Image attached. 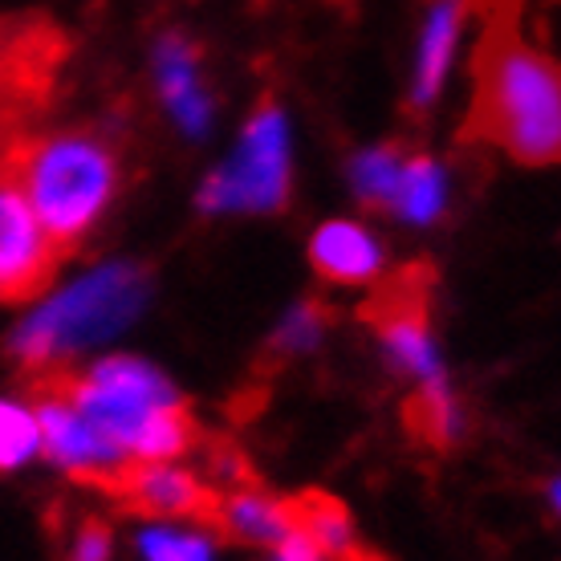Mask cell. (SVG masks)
<instances>
[{
    "label": "cell",
    "instance_id": "obj_1",
    "mask_svg": "<svg viewBox=\"0 0 561 561\" xmlns=\"http://www.w3.org/2000/svg\"><path fill=\"white\" fill-rule=\"evenodd\" d=\"M480 42L472 54V106L463 142H496L525 168H549L561 154V78L553 57L525 42L520 0H472Z\"/></svg>",
    "mask_w": 561,
    "mask_h": 561
},
{
    "label": "cell",
    "instance_id": "obj_2",
    "mask_svg": "<svg viewBox=\"0 0 561 561\" xmlns=\"http://www.w3.org/2000/svg\"><path fill=\"white\" fill-rule=\"evenodd\" d=\"M61 256L70 261L123 187V142L94 127L25 135L0 154Z\"/></svg>",
    "mask_w": 561,
    "mask_h": 561
},
{
    "label": "cell",
    "instance_id": "obj_3",
    "mask_svg": "<svg viewBox=\"0 0 561 561\" xmlns=\"http://www.w3.org/2000/svg\"><path fill=\"white\" fill-rule=\"evenodd\" d=\"M147 301V273L135 265H114L78 280L70 294H61L45 309H37L9 342V358L21 366V375L57 363L66 351L82 342H99L127 325Z\"/></svg>",
    "mask_w": 561,
    "mask_h": 561
},
{
    "label": "cell",
    "instance_id": "obj_4",
    "mask_svg": "<svg viewBox=\"0 0 561 561\" xmlns=\"http://www.w3.org/2000/svg\"><path fill=\"white\" fill-rule=\"evenodd\" d=\"M70 37L49 16H0V154L54 106Z\"/></svg>",
    "mask_w": 561,
    "mask_h": 561
},
{
    "label": "cell",
    "instance_id": "obj_5",
    "mask_svg": "<svg viewBox=\"0 0 561 561\" xmlns=\"http://www.w3.org/2000/svg\"><path fill=\"white\" fill-rule=\"evenodd\" d=\"M289 199V139H285V114L273 102H261L253 123L244 127V142L225 171H216L204 192V211H277Z\"/></svg>",
    "mask_w": 561,
    "mask_h": 561
},
{
    "label": "cell",
    "instance_id": "obj_6",
    "mask_svg": "<svg viewBox=\"0 0 561 561\" xmlns=\"http://www.w3.org/2000/svg\"><path fill=\"white\" fill-rule=\"evenodd\" d=\"M432 265L415 261V265H403L379 277V289L358 309V318L382 337V346L391 351L399 370H411L420 379L439 375V363H435L432 351Z\"/></svg>",
    "mask_w": 561,
    "mask_h": 561
},
{
    "label": "cell",
    "instance_id": "obj_7",
    "mask_svg": "<svg viewBox=\"0 0 561 561\" xmlns=\"http://www.w3.org/2000/svg\"><path fill=\"white\" fill-rule=\"evenodd\" d=\"M61 265V249L49 240L25 192L0 163V306L37 301L54 285Z\"/></svg>",
    "mask_w": 561,
    "mask_h": 561
},
{
    "label": "cell",
    "instance_id": "obj_8",
    "mask_svg": "<svg viewBox=\"0 0 561 561\" xmlns=\"http://www.w3.org/2000/svg\"><path fill=\"white\" fill-rule=\"evenodd\" d=\"M106 496L130 517L204 525V513L211 505V484L187 468H171V463H130L114 477Z\"/></svg>",
    "mask_w": 561,
    "mask_h": 561
},
{
    "label": "cell",
    "instance_id": "obj_9",
    "mask_svg": "<svg viewBox=\"0 0 561 561\" xmlns=\"http://www.w3.org/2000/svg\"><path fill=\"white\" fill-rule=\"evenodd\" d=\"M199 529H211L228 546L277 549L289 534V513L280 496L261 489V480H249V484L211 489V505Z\"/></svg>",
    "mask_w": 561,
    "mask_h": 561
},
{
    "label": "cell",
    "instance_id": "obj_10",
    "mask_svg": "<svg viewBox=\"0 0 561 561\" xmlns=\"http://www.w3.org/2000/svg\"><path fill=\"white\" fill-rule=\"evenodd\" d=\"M309 261L325 280H337V285L375 280L382 268L379 244L370 240L366 228L351 225V220H330L318 228V237L309 244Z\"/></svg>",
    "mask_w": 561,
    "mask_h": 561
},
{
    "label": "cell",
    "instance_id": "obj_11",
    "mask_svg": "<svg viewBox=\"0 0 561 561\" xmlns=\"http://www.w3.org/2000/svg\"><path fill=\"white\" fill-rule=\"evenodd\" d=\"M472 4L468 0H439L435 4L432 21L423 28V45H420V66H415V90H411V102L415 111H427L432 99L444 85V73H448L451 49H456V37H460V21Z\"/></svg>",
    "mask_w": 561,
    "mask_h": 561
},
{
    "label": "cell",
    "instance_id": "obj_12",
    "mask_svg": "<svg viewBox=\"0 0 561 561\" xmlns=\"http://www.w3.org/2000/svg\"><path fill=\"white\" fill-rule=\"evenodd\" d=\"M285 513H289V529L309 537L313 546L322 549V558L330 561L342 546H351V508L342 505L337 496L322 489H306L297 496H285Z\"/></svg>",
    "mask_w": 561,
    "mask_h": 561
},
{
    "label": "cell",
    "instance_id": "obj_13",
    "mask_svg": "<svg viewBox=\"0 0 561 561\" xmlns=\"http://www.w3.org/2000/svg\"><path fill=\"white\" fill-rule=\"evenodd\" d=\"M403 423H408V435L420 448L448 451L456 444V427L460 423H456V403H451L444 375L420 379V387L403 403Z\"/></svg>",
    "mask_w": 561,
    "mask_h": 561
},
{
    "label": "cell",
    "instance_id": "obj_14",
    "mask_svg": "<svg viewBox=\"0 0 561 561\" xmlns=\"http://www.w3.org/2000/svg\"><path fill=\"white\" fill-rule=\"evenodd\" d=\"M159 82H163V99L175 106L180 123L192 135L208 127V99L196 90V54L192 45L180 37H168L159 49Z\"/></svg>",
    "mask_w": 561,
    "mask_h": 561
},
{
    "label": "cell",
    "instance_id": "obj_15",
    "mask_svg": "<svg viewBox=\"0 0 561 561\" xmlns=\"http://www.w3.org/2000/svg\"><path fill=\"white\" fill-rule=\"evenodd\" d=\"M403 168H408V151L399 142H387L379 151H366L354 159V187L366 199V208L375 211H394L399 199V183H403Z\"/></svg>",
    "mask_w": 561,
    "mask_h": 561
},
{
    "label": "cell",
    "instance_id": "obj_16",
    "mask_svg": "<svg viewBox=\"0 0 561 561\" xmlns=\"http://www.w3.org/2000/svg\"><path fill=\"white\" fill-rule=\"evenodd\" d=\"M394 211L403 220H415V225H427V220H435L444 211V175H439V168L427 154H408Z\"/></svg>",
    "mask_w": 561,
    "mask_h": 561
},
{
    "label": "cell",
    "instance_id": "obj_17",
    "mask_svg": "<svg viewBox=\"0 0 561 561\" xmlns=\"http://www.w3.org/2000/svg\"><path fill=\"white\" fill-rule=\"evenodd\" d=\"M330 318H334V313H330L325 301L297 306L294 313L285 318V325L277 330V337H273V354H277V358H289V354H301V351H309V346H318Z\"/></svg>",
    "mask_w": 561,
    "mask_h": 561
},
{
    "label": "cell",
    "instance_id": "obj_18",
    "mask_svg": "<svg viewBox=\"0 0 561 561\" xmlns=\"http://www.w3.org/2000/svg\"><path fill=\"white\" fill-rule=\"evenodd\" d=\"M37 448H42V432H37L33 411L16 408V403H0V472L25 463Z\"/></svg>",
    "mask_w": 561,
    "mask_h": 561
},
{
    "label": "cell",
    "instance_id": "obj_19",
    "mask_svg": "<svg viewBox=\"0 0 561 561\" xmlns=\"http://www.w3.org/2000/svg\"><path fill=\"white\" fill-rule=\"evenodd\" d=\"M114 534L102 517H82L70 529V541L54 561H111Z\"/></svg>",
    "mask_w": 561,
    "mask_h": 561
},
{
    "label": "cell",
    "instance_id": "obj_20",
    "mask_svg": "<svg viewBox=\"0 0 561 561\" xmlns=\"http://www.w3.org/2000/svg\"><path fill=\"white\" fill-rule=\"evenodd\" d=\"M142 553H147V561H211L208 537L168 534V529L142 534Z\"/></svg>",
    "mask_w": 561,
    "mask_h": 561
},
{
    "label": "cell",
    "instance_id": "obj_21",
    "mask_svg": "<svg viewBox=\"0 0 561 561\" xmlns=\"http://www.w3.org/2000/svg\"><path fill=\"white\" fill-rule=\"evenodd\" d=\"M330 561H387V558H382V553H375V549L354 546V541H351V546H342V549H337V553H334V558H330Z\"/></svg>",
    "mask_w": 561,
    "mask_h": 561
},
{
    "label": "cell",
    "instance_id": "obj_22",
    "mask_svg": "<svg viewBox=\"0 0 561 561\" xmlns=\"http://www.w3.org/2000/svg\"><path fill=\"white\" fill-rule=\"evenodd\" d=\"M277 561H280V558H277Z\"/></svg>",
    "mask_w": 561,
    "mask_h": 561
}]
</instances>
